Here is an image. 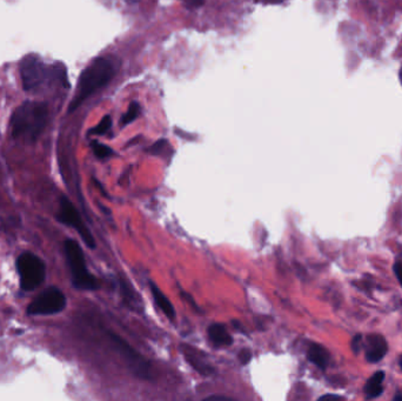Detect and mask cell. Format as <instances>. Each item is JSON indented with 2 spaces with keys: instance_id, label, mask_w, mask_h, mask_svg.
Masks as SVG:
<instances>
[{
  "instance_id": "obj_25",
  "label": "cell",
  "mask_w": 402,
  "mask_h": 401,
  "mask_svg": "<svg viewBox=\"0 0 402 401\" xmlns=\"http://www.w3.org/2000/svg\"><path fill=\"white\" fill-rule=\"evenodd\" d=\"M401 81H402V72H401Z\"/></svg>"
},
{
  "instance_id": "obj_10",
  "label": "cell",
  "mask_w": 402,
  "mask_h": 401,
  "mask_svg": "<svg viewBox=\"0 0 402 401\" xmlns=\"http://www.w3.org/2000/svg\"><path fill=\"white\" fill-rule=\"evenodd\" d=\"M150 287H151L152 296L153 299L156 301L157 306L161 309V312L170 319V320H174L175 319V309L174 306L172 305L171 301L168 300V297L160 291L159 287L154 284V282H150Z\"/></svg>"
},
{
  "instance_id": "obj_4",
  "label": "cell",
  "mask_w": 402,
  "mask_h": 401,
  "mask_svg": "<svg viewBox=\"0 0 402 401\" xmlns=\"http://www.w3.org/2000/svg\"><path fill=\"white\" fill-rule=\"evenodd\" d=\"M20 286L24 291H33L39 287L45 279V264L32 253L25 252L17 259Z\"/></svg>"
},
{
  "instance_id": "obj_23",
  "label": "cell",
  "mask_w": 402,
  "mask_h": 401,
  "mask_svg": "<svg viewBox=\"0 0 402 401\" xmlns=\"http://www.w3.org/2000/svg\"><path fill=\"white\" fill-rule=\"evenodd\" d=\"M399 399H400V400H402V395H395L394 400H399Z\"/></svg>"
},
{
  "instance_id": "obj_7",
  "label": "cell",
  "mask_w": 402,
  "mask_h": 401,
  "mask_svg": "<svg viewBox=\"0 0 402 401\" xmlns=\"http://www.w3.org/2000/svg\"><path fill=\"white\" fill-rule=\"evenodd\" d=\"M20 74L25 91H33L46 81L48 71L36 56H26L20 65Z\"/></svg>"
},
{
  "instance_id": "obj_8",
  "label": "cell",
  "mask_w": 402,
  "mask_h": 401,
  "mask_svg": "<svg viewBox=\"0 0 402 401\" xmlns=\"http://www.w3.org/2000/svg\"><path fill=\"white\" fill-rule=\"evenodd\" d=\"M110 338L113 341V344L116 345L117 349H119L121 356L125 358V360L128 361V366L133 371V373L137 374L138 377L143 378V379H148V376L151 374V369H150V365L146 362V360L118 334L110 332Z\"/></svg>"
},
{
  "instance_id": "obj_19",
  "label": "cell",
  "mask_w": 402,
  "mask_h": 401,
  "mask_svg": "<svg viewBox=\"0 0 402 401\" xmlns=\"http://www.w3.org/2000/svg\"><path fill=\"white\" fill-rule=\"evenodd\" d=\"M394 273L396 278H398L399 282L401 284L402 286V263L398 261V263H395L394 267Z\"/></svg>"
},
{
  "instance_id": "obj_2",
  "label": "cell",
  "mask_w": 402,
  "mask_h": 401,
  "mask_svg": "<svg viewBox=\"0 0 402 401\" xmlns=\"http://www.w3.org/2000/svg\"><path fill=\"white\" fill-rule=\"evenodd\" d=\"M48 119V106L44 103L28 101L13 113L12 134L14 138L36 141L43 132Z\"/></svg>"
},
{
  "instance_id": "obj_20",
  "label": "cell",
  "mask_w": 402,
  "mask_h": 401,
  "mask_svg": "<svg viewBox=\"0 0 402 401\" xmlns=\"http://www.w3.org/2000/svg\"><path fill=\"white\" fill-rule=\"evenodd\" d=\"M185 4L190 6V8H200L203 4V0H183Z\"/></svg>"
},
{
  "instance_id": "obj_17",
  "label": "cell",
  "mask_w": 402,
  "mask_h": 401,
  "mask_svg": "<svg viewBox=\"0 0 402 401\" xmlns=\"http://www.w3.org/2000/svg\"><path fill=\"white\" fill-rule=\"evenodd\" d=\"M239 360L243 365H247L250 364V361L252 360V352L251 349H243L240 351L239 353Z\"/></svg>"
},
{
  "instance_id": "obj_5",
  "label": "cell",
  "mask_w": 402,
  "mask_h": 401,
  "mask_svg": "<svg viewBox=\"0 0 402 401\" xmlns=\"http://www.w3.org/2000/svg\"><path fill=\"white\" fill-rule=\"evenodd\" d=\"M65 306L66 297L64 293L56 287H51L30 304L28 313L30 316H51L61 312Z\"/></svg>"
},
{
  "instance_id": "obj_21",
  "label": "cell",
  "mask_w": 402,
  "mask_h": 401,
  "mask_svg": "<svg viewBox=\"0 0 402 401\" xmlns=\"http://www.w3.org/2000/svg\"><path fill=\"white\" fill-rule=\"evenodd\" d=\"M283 1H285V0H255V3L263 5L280 4Z\"/></svg>"
},
{
  "instance_id": "obj_13",
  "label": "cell",
  "mask_w": 402,
  "mask_h": 401,
  "mask_svg": "<svg viewBox=\"0 0 402 401\" xmlns=\"http://www.w3.org/2000/svg\"><path fill=\"white\" fill-rule=\"evenodd\" d=\"M383 379H385V372L379 371V372L373 374L370 378V380L367 381L366 386H365V392H366L368 399H374V398L381 395L383 391Z\"/></svg>"
},
{
  "instance_id": "obj_24",
  "label": "cell",
  "mask_w": 402,
  "mask_h": 401,
  "mask_svg": "<svg viewBox=\"0 0 402 401\" xmlns=\"http://www.w3.org/2000/svg\"><path fill=\"white\" fill-rule=\"evenodd\" d=\"M400 366H401V369H402V358H401V360H400Z\"/></svg>"
},
{
  "instance_id": "obj_16",
  "label": "cell",
  "mask_w": 402,
  "mask_h": 401,
  "mask_svg": "<svg viewBox=\"0 0 402 401\" xmlns=\"http://www.w3.org/2000/svg\"><path fill=\"white\" fill-rule=\"evenodd\" d=\"M111 126V116H105L104 118H103V121H100L99 124H98V126H96L94 129L92 130V133H93V134H99V136H101V134H105L108 131H110Z\"/></svg>"
},
{
  "instance_id": "obj_15",
  "label": "cell",
  "mask_w": 402,
  "mask_h": 401,
  "mask_svg": "<svg viewBox=\"0 0 402 401\" xmlns=\"http://www.w3.org/2000/svg\"><path fill=\"white\" fill-rule=\"evenodd\" d=\"M92 149H93V152L96 154L100 159H104V158H108V156L113 154V151H112L108 146L104 144H100L98 141H94L92 144Z\"/></svg>"
},
{
  "instance_id": "obj_18",
  "label": "cell",
  "mask_w": 402,
  "mask_h": 401,
  "mask_svg": "<svg viewBox=\"0 0 402 401\" xmlns=\"http://www.w3.org/2000/svg\"><path fill=\"white\" fill-rule=\"evenodd\" d=\"M361 341H363V338L361 336H356L353 340V344H352V349L354 351V353H359L360 352V349H361Z\"/></svg>"
},
{
  "instance_id": "obj_22",
  "label": "cell",
  "mask_w": 402,
  "mask_h": 401,
  "mask_svg": "<svg viewBox=\"0 0 402 401\" xmlns=\"http://www.w3.org/2000/svg\"><path fill=\"white\" fill-rule=\"evenodd\" d=\"M325 399H340V397H338V395H331V394H328V395H323V397H321V400H325Z\"/></svg>"
},
{
  "instance_id": "obj_3",
  "label": "cell",
  "mask_w": 402,
  "mask_h": 401,
  "mask_svg": "<svg viewBox=\"0 0 402 401\" xmlns=\"http://www.w3.org/2000/svg\"><path fill=\"white\" fill-rule=\"evenodd\" d=\"M65 253L68 258V265L71 269L72 281L73 285L78 289L94 291L98 289L99 284L94 276L88 272V266L85 263L84 253L79 244L73 239H68L65 243Z\"/></svg>"
},
{
  "instance_id": "obj_12",
  "label": "cell",
  "mask_w": 402,
  "mask_h": 401,
  "mask_svg": "<svg viewBox=\"0 0 402 401\" xmlns=\"http://www.w3.org/2000/svg\"><path fill=\"white\" fill-rule=\"evenodd\" d=\"M307 357L312 364L318 366L320 369H326L328 362H330V354L326 349H323V346L318 345V344L310 346Z\"/></svg>"
},
{
  "instance_id": "obj_6",
  "label": "cell",
  "mask_w": 402,
  "mask_h": 401,
  "mask_svg": "<svg viewBox=\"0 0 402 401\" xmlns=\"http://www.w3.org/2000/svg\"><path fill=\"white\" fill-rule=\"evenodd\" d=\"M58 220L76 229L77 232L79 233L81 239L85 241V244L90 249H96L94 238H93L91 232H90V229L85 226L84 221L80 217V214L77 211L76 207L72 205L71 201L68 200V198L63 197L61 198V200H60Z\"/></svg>"
},
{
  "instance_id": "obj_11",
  "label": "cell",
  "mask_w": 402,
  "mask_h": 401,
  "mask_svg": "<svg viewBox=\"0 0 402 401\" xmlns=\"http://www.w3.org/2000/svg\"><path fill=\"white\" fill-rule=\"evenodd\" d=\"M208 337L215 345L231 346L233 338L228 333V329L221 324H213L208 327Z\"/></svg>"
},
{
  "instance_id": "obj_1",
  "label": "cell",
  "mask_w": 402,
  "mask_h": 401,
  "mask_svg": "<svg viewBox=\"0 0 402 401\" xmlns=\"http://www.w3.org/2000/svg\"><path fill=\"white\" fill-rule=\"evenodd\" d=\"M116 74V66L108 58H97L90 66L86 68L80 76L76 96L70 104L68 112H73L83 104L88 96L98 90L104 88Z\"/></svg>"
},
{
  "instance_id": "obj_14",
  "label": "cell",
  "mask_w": 402,
  "mask_h": 401,
  "mask_svg": "<svg viewBox=\"0 0 402 401\" xmlns=\"http://www.w3.org/2000/svg\"><path fill=\"white\" fill-rule=\"evenodd\" d=\"M140 114V106L138 103H132L128 107V112L125 113L121 119V125L131 124L132 121H136Z\"/></svg>"
},
{
  "instance_id": "obj_9",
  "label": "cell",
  "mask_w": 402,
  "mask_h": 401,
  "mask_svg": "<svg viewBox=\"0 0 402 401\" xmlns=\"http://www.w3.org/2000/svg\"><path fill=\"white\" fill-rule=\"evenodd\" d=\"M387 342L381 336L370 334L366 338V358L368 362H378L387 353Z\"/></svg>"
}]
</instances>
